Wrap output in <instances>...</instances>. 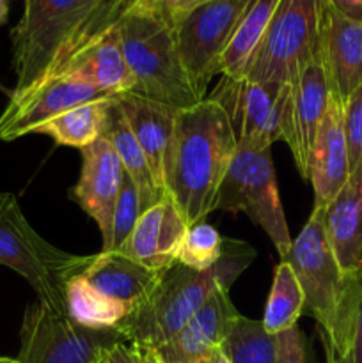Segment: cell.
<instances>
[{"label": "cell", "instance_id": "1", "mask_svg": "<svg viewBox=\"0 0 362 363\" xmlns=\"http://www.w3.org/2000/svg\"><path fill=\"white\" fill-rule=\"evenodd\" d=\"M236 149V137L219 103L206 98L177 112L165 152L163 188L180 206L188 225L204 222L216 209Z\"/></svg>", "mask_w": 362, "mask_h": 363}, {"label": "cell", "instance_id": "2", "mask_svg": "<svg viewBox=\"0 0 362 363\" xmlns=\"http://www.w3.org/2000/svg\"><path fill=\"white\" fill-rule=\"evenodd\" d=\"M254 259L256 250L251 245L224 238L222 257L209 272H195L176 262L163 272L148 300L131 311L116 332L131 346L160 350L185 328L216 291H229Z\"/></svg>", "mask_w": 362, "mask_h": 363}, {"label": "cell", "instance_id": "3", "mask_svg": "<svg viewBox=\"0 0 362 363\" xmlns=\"http://www.w3.org/2000/svg\"><path fill=\"white\" fill-rule=\"evenodd\" d=\"M286 261L293 268L305 305L304 314L318 323L323 347L337 358L350 360L353 318L362 293V273L350 275L337 262L323 229L322 208L293 240Z\"/></svg>", "mask_w": 362, "mask_h": 363}, {"label": "cell", "instance_id": "4", "mask_svg": "<svg viewBox=\"0 0 362 363\" xmlns=\"http://www.w3.org/2000/svg\"><path fill=\"white\" fill-rule=\"evenodd\" d=\"M114 30L133 74V94L176 110L190 108L202 101L181 60L176 30L158 13L137 7Z\"/></svg>", "mask_w": 362, "mask_h": 363}, {"label": "cell", "instance_id": "5", "mask_svg": "<svg viewBox=\"0 0 362 363\" xmlns=\"http://www.w3.org/2000/svg\"><path fill=\"white\" fill-rule=\"evenodd\" d=\"M96 6L98 0H23V13L11 32L16 77L11 94H21L55 74Z\"/></svg>", "mask_w": 362, "mask_h": 363}, {"label": "cell", "instance_id": "6", "mask_svg": "<svg viewBox=\"0 0 362 363\" xmlns=\"http://www.w3.org/2000/svg\"><path fill=\"white\" fill-rule=\"evenodd\" d=\"M92 257L67 254L39 236L13 194H0V264L23 277L41 303L67 314L66 286Z\"/></svg>", "mask_w": 362, "mask_h": 363}, {"label": "cell", "instance_id": "7", "mask_svg": "<svg viewBox=\"0 0 362 363\" xmlns=\"http://www.w3.org/2000/svg\"><path fill=\"white\" fill-rule=\"evenodd\" d=\"M325 0H280L243 78L291 85L319 55Z\"/></svg>", "mask_w": 362, "mask_h": 363}, {"label": "cell", "instance_id": "8", "mask_svg": "<svg viewBox=\"0 0 362 363\" xmlns=\"http://www.w3.org/2000/svg\"><path fill=\"white\" fill-rule=\"evenodd\" d=\"M216 209L245 213L265 230L280 254V259L290 254L293 240L280 204L270 147L238 145L236 155L220 186Z\"/></svg>", "mask_w": 362, "mask_h": 363}, {"label": "cell", "instance_id": "9", "mask_svg": "<svg viewBox=\"0 0 362 363\" xmlns=\"http://www.w3.org/2000/svg\"><path fill=\"white\" fill-rule=\"evenodd\" d=\"M206 98L222 106L240 147H272L277 140L290 142L291 85L222 77Z\"/></svg>", "mask_w": 362, "mask_h": 363}, {"label": "cell", "instance_id": "10", "mask_svg": "<svg viewBox=\"0 0 362 363\" xmlns=\"http://www.w3.org/2000/svg\"><path fill=\"white\" fill-rule=\"evenodd\" d=\"M123 340L116 330H91L35 301L20 330V363H92L103 347Z\"/></svg>", "mask_w": 362, "mask_h": 363}, {"label": "cell", "instance_id": "11", "mask_svg": "<svg viewBox=\"0 0 362 363\" xmlns=\"http://www.w3.org/2000/svg\"><path fill=\"white\" fill-rule=\"evenodd\" d=\"M248 4L251 0H206L174 28L181 60L199 99L208 96L209 80L219 74L224 52Z\"/></svg>", "mask_w": 362, "mask_h": 363}, {"label": "cell", "instance_id": "12", "mask_svg": "<svg viewBox=\"0 0 362 363\" xmlns=\"http://www.w3.org/2000/svg\"><path fill=\"white\" fill-rule=\"evenodd\" d=\"M114 98V94L67 77L48 78L21 94H9V103L0 113V140L11 142L35 133L39 126L78 105Z\"/></svg>", "mask_w": 362, "mask_h": 363}, {"label": "cell", "instance_id": "13", "mask_svg": "<svg viewBox=\"0 0 362 363\" xmlns=\"http://www.w3.org/2000/svg\"><path fill=\"white\" fill-rule=\"evenodd\" d=\"M124 179L119 156L105 138L82 149V170L71 199L91 216L103 236V250L110 243L114 208Z\"/></svg>", "mask_w": 362, "mask_h": 363}, {"label": "cell", "instance_id": "14", "mask_svg": "<svg viewBox=\"0 0 362 363\" xmlns=\"http://www.w3.org/2000/svg\"><path fill=\"white\" fill-rule=\"evenodd\" d=\"M319 59L330 96L344 103L362 85V21L341 14L329 0L323 7Z\"/></svg>", "mask_w": 362, "mask_h": 363}, {"label": "cell", "instance_id": "15", "mask_svg": "<svg viewBox=\"0 0 362 363\" xmlns=\"http://www.w3.org/2000/svg\"><path fill=\"white\" fill-rule=\"evenodd\" d=\"M188 227L180 206L165 194L162 201L142 213L133 233L119 252L163 273L176 264Z\"/></svg>", "mask_w": 362, "mask_h": 363}, {"label": "cell", "instance_id": "16", "mask_svg": "<svg viewBox=\"0 0 362 363\" xmlns=\"http://www.w3.org/2000/svg\"><path fill=\"white\" fill-rule=\"evenodd\" d=\"M238 311L229 291L219 289L180 333L156 351L163 363H212L213 354L229 333Z\"/></svg>", "mask_w": 362, "mask_h": 363}, {"label": "cell", "instance_id": "17", "mask_svg": "<svg viewBox=\"0 0 362 363\" xmlns=\"http://www.w3.org/2000/svg\"><path fill=\"white\" fill-rule=\"evenodd\" d=\"M291 149L298 172L307 179L309 156L318 135L319 124L330 103V89L319 55L298 73L291 84Z\"/></svg>", "mask_w": 362, "mask_h": 363}, {"label": "cell", "instance_id": "18", "mask_svg": "<svg viewBox=\"0 0 362 363\" xmlns=\"http://www.w3.org/2000/svg\"><path fill=\"white\" fill-rule=\"evenodd\" d=\"M346 137L343 124V103L330 96L329 108L319 124L311 156L307 181L314 190V208H325L337 197L350 179Z\"/></svg>", "mask_w": 362, "mask_h": 363}, {"label": "cell", "instance_id": "19", "mask_svg": "<svg viewBox=\"0 0 362 363\" xmlns=\"http://www.w3.org/2000/svg\"><path fill=\"white\" fill-rule=\"evenodd\" d=\"M327 241L341 268L350 275L362 273V163L329 206L322 208Z\"/></svg>", "mask_w": 362, "mask_h": 363}, {"label": "cell", "instance_id": "20", "mask_svg": "<svg viewBox=\"0 0 362 363\" xmlns=\"http://www.w3.org/2000/svg\"><path fill=\"white\" fill-rule=\"evenodd\" d=\"M94 289L135 311L144 303L162 279V272L148 268L123 252L92 255L91 264L82 273Z\"/></svg>", "mask_w": 362, "mask_h": 363}, {"label": "cell", "instance_id": "21", "mask_svg": "<svg viewBox=\"0 0 362 363\" xmlns=\"http://www.w3.org/2000/svg\"><path fill=\"white\" fill-rule=\"evenodd\" d=\"M117 106L123 112L128 126L133 131L135 138L141 144L142 151L148 156L155 179L158 186L163 188V167H165V152L174 133V123L180 110L144 98V96L124 92L116 98Z\"/></svg>", "mask_w": 362, "mask_h": 363}, {"label": "cell", "instance_id": "22", "mask_svg": "<svg viewBox=\"0 0 362 363\" xmlns=\"http://www.w3.org/2000/svg\"><path fill=\"white\" fill-rule=\"evenodd\" d=\"M59 77L82 82L98 91L119 96L133 92V74L128 67L116 30L77 57Z\"/></svg>", "mask_w": 362, "mask_h": 363}, {"label": "cell", "instance_id": "23", "mask_svg": "<svg viewBox=\"0 0 362 363\" xmlns=\"http://www.w3.org/2000/svg\"><path fill=\"white\" fill-rule=\"evenodd\" d=\"M103 138L112 145L116 155L119 156L121 163H123L124 174L133 181L135 188L138 191V199H141L142 213L151 208V206H155L156 202L162 201L165 197V191L156 183L155 174H153L151 165L148 162V156L142 151L133 131L128 126L116 99L110 103L109 112H106Z\"/></svg>", "mask_w": 362, "mask_h": 363}, {"label": "cell", "instance_id": "24", "mask_svg": "<svg viewBox=\"0 0 362 363\" xmlns=\"http://www.w3.org/2000/svg\"><path fill=\"white\" fill-rule=\"evenodd\" d=\"M280 0H251L241 14L229 46L220 60L219 74L231 78H243L252 55L261 45L265 32L275 14Z\"/></svg>", "mask_w": 362, "mask_h": 363}, {"label": "cell", "instance_id": "25", "mask_svg": "<svg viewBox=\"0 0 362 363\" xmlns=\"http://www.w3.org/2000/svg\"><path fill=\"white\" fill-rule=\"evenodd\" d=\"M116 99V98H114ZM114 99L109 101H91L53 117L39 126L35 133L48 135L55 144L67 147L84 149L103 137L106 123V112Z\"/></svg>", "mask_w": 362, "mask_h": 363}, {"label": "cell", "instance_id": "26", "mask_svg": "<svg viewBox=\"0 0 362 363\" xmlns=\"http://www.w3.org/2000/svg\"><path fill=\"white\" fill-rule=\"evenodd\" d=\"M66 308L75 323L91 330H116L130 314L123 303L94 289L84 275L73 277L67 282Z\"/></svg>", "mask_w": 362, "mask_h": 363}, {"label": "cell", "instance_id": "27", "mask_svg": "<svg viewBox=\"0 0 362 363\" xmlns=\"http://www.w3.org/2000/svg\"><path fill=\"white\" fill-rule=\"evenodd\" d=\"M304 291L295 275L293 268L286 261H280L273 273L272 291L263 315V328L272 335L298 326V319L304 314Z\"/></svg>", "mask_w": 362, "mask_h": 363}, {"label": "cell", "instance_id": "28", "mask_svg": "<svg viewBox=\"0 0 362 363\" xmlns=\"http://www.w3.org/2000/svg\"><path fill=\"white\" fill-rule=\"evenodd\" d=\"M219 351L229 363H277V335L261 321L238 314Z\"/></svg>", "mask_w": 362, "mask_h": 363}, {"label": "cell", "instance_id": "29", "mask_svg": "<svg viewBox=\"0 0 362 363\" xmlns=\"http://www.w3.org/2000/svg\"><path fill=\"white\" fill-rule=\"evenodd\" d=\"M137 6L138 0H98V6L94 7L91 16L87 18L84 27H82L80 32L77 34V38L73 39V43L70 45L66 55L60 60L59 67H57L55 74H53L52 78L62 74L64 69H66L80 53H84L85 50L91 48L92 45H96L99 39L105 38L106 34H110V32L117 27V23Z\"/></svg>", "mask_w": 362, "mask_h": 363}, {"label": "cell", "instance_id": "30", "mask_svg": "<svg viewBox=\"0 0 362 363\" xmlns=\"http://www.w3.org/2000/svg\"><path fill=\"white\" fill-rule=\"evenodd\" d=\"M224 238L204 222L188 227L176 262L195 272H209L222 257Z\"/></svg>", "mask_w": 362, "mask_h": 363}, {"label": "cell", "instance_id": "31", "mask_svg": "<svg viewBox=\"0 0 362 363\" xmlns=\"http://www.w3.org/2000/svg\"><path fill=\"white\" fill-rule=\"evenodd\" d=\"M142 215L141 199L133 181L124 174L119 195H117L116 208L112 216V229H110V243L103 252H119L121 247L128 241L133 233L138 218Z\"/></svg>", "mask_w": 362, "mask_h": 363}, {"label": "cell", "instance_id": "32", "mask_svg": "<svg viewBox=\"0 0 362 363\" xmlns=\"http://www.w3.org/2000/svg\"><path fill=\"white\" fill-rule=\"evenodd\" d=\"M343 124L350 170H353L362 163V85L343 103Z\"/></svg>", "mask_w": 362, "mask_h": 363}, {"label": "cell", "instance_id": "33", "mask_svg": "<svg viewBox=\"0 0 362 363\" xmlns=\"http://www.w3.org/2000/svg\"><path fill=\"white\" fill-rule=\"evenodd\" d=\"M277 363H307V342L298 326L277 335Z\"/></svg>", "mask_w": 362, "mask_h": 363}, {"label": "cell", "instance_id": "34", "mask_svg": "<svg viewBox=\"0 0 362 363\" xmlns=\"http://www.w3.org/2000/svg\"><path fill=\"white\" fill-rule=\"evenodd\" d=\"M204 2L206 0H156L151 9L158 13L170 27L176 28L183 18H187L195 7Z\"/></svg>", "mask_w": 362, "mask_h": 363}, {"label": "cell", "instance_id": "35", "mask_svg": "<svg viewBox=\"0 0 362 363\" xmlns=\"http://www.w3.org/2000/svg\"><path fill=\"white\" fill-rule=\"evenodd\" d=\"M92 363H142L141 351L131 344L119 340L103 347Z\"/></svg>", "mask_w": 362, "mask_h": 363}, {"label": "cell", "instance_id": "36", "mask_svg": "<svg viewBox=\"0 0 362 363\" xmlns=\"http://www.w3.org/2000/svg\"><path fill=\"white\" fill-rule=\"evenodd\" d=\"M350 363H362V293L353 318V333H351Z\"/></svg>", "mask_w": 362, "mask_h": 363}, {"label": "cell", "instance_id": "37", "mask_svg": "<svg viewBox=\"0 0 362 363\" xmlns=\"http://www.w3.org/2000/svg\"><path fill=\"white\" fill-rule=\"evenodd\" d=\"M341 14L355 21H362V0H329Z\"/></svg>", "mask_w": 362, "mask_h": 363}, {"label": "cell", "instance_id": "38", "mask_svg": "<svg viewBox=\"0 0 362 363\" xmlns=\"http://www.w3.org/2000/svg\"><path fill=\"white\" fill-rule=\"evenodd\" d=\"M138 351H141V358H142V363H163L162 358L156 354V351L153 350H142V347H137Z\"/></svg>", "mask_w": 362, "mask_h": 363}, {"label": "cell", "instance_id": "39", "mask_svg": "<svg viewBox=\"0 0 362 363\" xmlns=\"http://www.w3.org/2000/svg\"><path fill=\"white\" fill-rule=\"evenodd\" d=\"M9 18V0H0V25H4Z\"/></svg>", "mask_w": 362, "mask_h": 363}, {"label": "cell", "instance_id": "40", "mask_svg": "<svg viewBox=\"0 0 362 363\" xmlns=\"http://www.w3.org/2000/svg\"><path fill=\"white\" fill-rule=\"evenodd\" d=\"M325 357H327V363H350V360H343V358H337L336 354L330 353V351L325 350Z\"/></svg>", "mask_w": 362, "mask_h": 363}, {"label": "cell", "instance_id": "41", "mask_svg": "<svg viewBox=\"0 0 362 363\" xmlns=\"http://www.w3.org/2000/svg\"><path fill=\"white\" fill-rule=\"evenodd\" d=\"M212 363H229V362H227V358L224 357L219 350H216V353L213 354V358H212Z\"/></svg>", "mask_w": 362, "mask_h": 363}, {"label": "cell", "instance_id": "42", "mask_svg": "<svg viewBox=\"0 0 362 363\" xmlns=\"http://www.w3.org/2000/svg\"><path fill=\"white\" fill-rule=\"evenodd\" d=\"M156 0H138V6L137 7H142V9H151L153 6H155ZM135 7V9H137Z\"/></svg>", "mask_w": 362, "mask_h": 363}, {"label": "cell", "instance_id": "43", "mask_svg": "<svg viewBox=\"0 0 362 363\" xmlns=\"http://www.w3.org/2000/svg\"><path fill=\"white\" fill-rule=\"evenodd\" d=\"M0 363H20L18 358H7V357H0Z\"/></svg>", "mask_w": 362, "mask_h": 363}]
</instances>
